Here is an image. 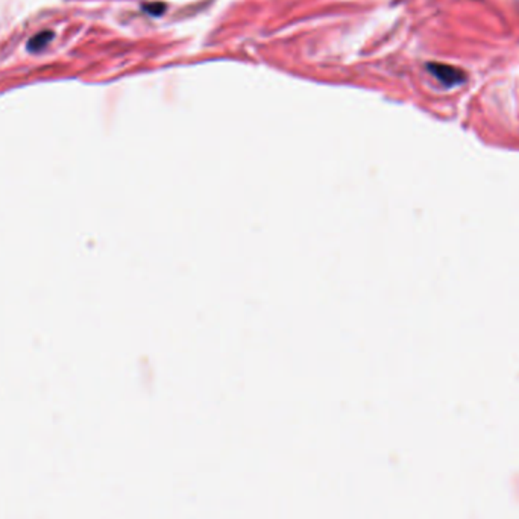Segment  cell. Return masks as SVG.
Listing matches in <instances>:
<instances>
[{"instance_id":"obj_1","label":"cell","mask_w":519,"mask_h":519,"mask_svg":"<svg viewBox=\"0 0 519 519\" xmlns=\"http://www.w3.org/2000/svg\"><path fill=\"white\" fill-rule=\"evenodd\" d=\"M431 68V73L434 76H438V78L442 81L448 84V86H453V84L459 82L460 78H461V73L459 72V70H455L453 67H446V66H439V64H433L430 66Z\"/></svg>"},{"instance_id":"obj_2","label":"cell","mask_w":519,"mask_h":519,"mask_svg":"<svg viewBox=\"0 0 519 519\" xmlns=\"http://www.w3.org/2000/svg\"><path fill=\"white\" fill-rule=\"evenodd\" d=\"M53 38V34L52 32H40L35 35V37H32L29 41H27V51L29 52H40L43 51L45 47H47V45L51 43Z\"/></svg>"}]
</instances>
